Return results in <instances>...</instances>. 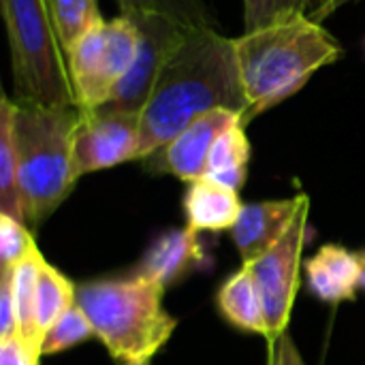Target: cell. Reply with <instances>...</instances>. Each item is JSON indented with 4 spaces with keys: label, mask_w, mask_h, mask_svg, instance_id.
<instances>
[{
    "label": "cell",
    "mask_w": 365,
    "mask_h": 365,
    "mask_svg": "<svg viewBox=\"0 0 365 365\" xmlns=\"http://www.w3.org/2000/svg\"><path fill=\"white\" fill-rule=\"evenodd\" d=\"M75 291L77 287H73L68 278H64L47 261L43 263L38 289H36V325L41 338L75 304Z\"/></svg>",
    "instance_id": "obj_20"
},
{
    "label": "cell",
    "mask_w": 365,
    "mask_h": 365,
    "mask_svg": "<svg viewBox=\"0 0 365 365\" xmlns=\"http://www.w3.org/2000/svg\"><path fill=\"white\" fill-rule=\"evenodd\" d=\"M79 107H51L15 101V143L19 156V184L28 222L51 216L71 195L73 133Z\"/></svg>",
    "instance_id": "obj_4"
},
{
    "label": "cell",
    "mask_w": 365,
    "mask_h": 365,
    "mask_svg": "<svg viewBox=\"0 0 365 365\" xmlns=\"http://www.w3.org/2000/svg\"><path fill=\"white\" fill-rule=\"evenodd\" d=\"M267 365H306L299 355L291 334H280L276 340L269 342V361Z\"/></svg>",
    "instance_id": "obj_27"
},
{
    "label": "cell",
    "mask_w": 365,
    "mask_h": 365,
    "mask_svg": "<svg viewBox=\"0 0 365 365\" xmlns=\"http://www.w3.org/2000/svg\"><path fill=\"white\" fill-rule=\"evenodd\" d=\"M15 101L77 107L68 62L47 0H0Z\"/></svg>",
    "instance_id": "obj_5"
},
{
    "label": "cell",
    "mask_w": 365,
    "mask_h": 365,
    "mask_svg": "<svg viewBox=\"0 0 365 365\" xmlns=\"http://www.w3.org/2000/svg\"><path fill=\"white\" fill-rule=\"evenodd\" d=\"M41 351L24 342L19 336L0 340V365H38Z\"/></svg>",
    "instance_id": "obj_26"
},
{
    "label": "cell",
    "mask_w": 365,
    "mask_h": 365,
    "mask_svg": "<svg viewBox=\"0 0 365 365\" xmlns=\"http://www.w3.org/2000/svg\"><path fill=\"white\" fill-rule=\"evenodd\" d=\"M17 308L13 295V269L0 274V340L17 336Z\"/></svg>",
    "instance_id": "obj_25"
},
{
    "label": "cell",
    "mask_w": 365,
    "mask_h": 365,
    "mask_svg": "<svg viewBox=\"0 0 365 365\" xmlns=\"http://www.w3.org/2000/svg\"><path fill=\"white\" fill-rule=\"evenodd\" d=\"M308 289L325 304H342L355 299L361 287V257L336 246H323L312 259L306 261Z\"/></svg>",
    "instance_id": "obj_12"
},
{
    "label": "cell",
    "mask_w": 365,
    "mask_h": 365,
    "mask_svg": "<svg viewBox=\"0 0 365 365\" xmlns=\"http://www.w3.org/2000/svg\"><path fill=\"white\" fill-rule=\"evenodd\" d=\"M293 11H297L293 0H244V32L267 26Z\"/></svg>",
    "instance_id": "obj_24"
},
{
    "label": "cell",
    "mask_w": 365,
    "mask_h": 365,
    "mask_svg": "<svg viewBox=\"0 0 365 365\" xmlns=\"http://www.w3.org/2000/svg\"><path fill=\"white\" fill-rule=\"evenodd\" d=\"M126 17H130L139 30V51L130 71L120 81L111 101L105 107L141 115V109L145 107L165 62L190 30L180 28L163 15L137 13Z\"/></svg>",
    "instance_id": "obj_9"
},
{
    "label": "cell",
    "mask_w": 365,
    "mask_h": 365,
    "mask_svg": "<svg viewBox=\"0 0 365 365\" xmlns=\"http://www.w3.org/2000/svg\"><path fill=\"white\" fill-rule=\"evenodd\" d=\"M361 257V287L365 289V255H359Z\"/></svg>",
    "instance_id": "obj_30"
},
{
    "label": "cell",
    "mask_w": 365,
    "mask_h": 365,
    "mask_svg": "<svg viewBox=\"0 0 365 365\" xmlns=\"http://www.w3.org/2000/svg\"><path fill=\"white\" fill-rule=\"evenodd\" d=\"M346 2H351V0H314L312 6L308 9V15H310L314 21H321V24H323L325 17H329L334 11H338V9H340L342 4H346Z\"/></svg>",
    "instance_id": "obj_28"
},
{
    "label": "cell",
    "mask_w": 365,
    "mask_h": 365,
    "mask_svg": "<svg viewBox=\"0 0 365 365\" xmlns=\"http://www.w3.org/2000/svg\"><path fill=\"white\" fill-rule=\"evenodd\" d=\"M126 365H150V361H139V364H126Z\"/></svg>",
    "instance_id": "obj_31"
},
{
    "label": "cell",
    "mask_w": 365,
    "mask_h": 365,
    "mask_svg": "<svg viewBox=\"0 0 365 365\" xmlns=\"http://www.w3.org/2000/svg\"><path fill=\"white\" fill-rule=\"evenodd\" d=\"M212 109L246 113L235 38L214 28L190 30L165 62L152 94L141 109L137 160H145L190 122Z\"/></svg>",
    "instance_id": "obj_1"
},
{
    "label": "cell",
    "mask_w": 365,
    "mask_h": 365,
    "mask_svg": "<svg viewBox=\"0 0 365 365\" xmlns=\"http://www.w3.org/2000/svg\"><path fill=\"white\" fill-rule=\"evenodd\" d=\"M36 248L34 237L17 218L0 212V261L2 269L17 267Z\"/></svg>",
    "instance_id": "obj_23"
},
{
    "label": "cell",
    "mask_w": 365,
    "mask_h": 365,
    "mask_svg": "<svg viewBox=\"0 0 365 365\" xmlns=\"http://www.w3.org/2000/svg\"><path fill=\"white\" fill-rule=\"evenodd\" d=\"M242 207L240 190H233L207 175L190 182L184 192L186 227L195 233L231 231Z\"/></svg>",
    "instance_id": "obj_13"
},
{
    "label": "cell",
    "mask_w": 365,
    "mask_h": 365,
    "mask_svg": "<svg viewBox=\"0 0 365 365\" xmlns=\"http://www.w3.org/2000/svg\"><path fill=\"white\" fill-rule=\"evenodd\" d=\"M240 120L242 113L237 111L212 109L190 122L175 139L148 156L143 163L152 173H171L186 184L205 178L207 160L216 139Z\"/></svg>",
    "instance_id": "obj_10"
},
{
    "label": "cell",
    "mask_w": 365,
    "mask_h": 365,
    "mask_svg": "<svg viewBox=\"0 0 365 365\" xmlns=\"http://www.w3.org/2000/svg\"><path fill=\"white\" fill-rule=\"evenodd\" d=\"M248 163H250V141L246 135V124L240 120L231 124L216 139L207 160L205 175L233 190H242L248 178Z\"/></svg>",
    "instance_id": "obj_17"
},
{
    "label": "cell",
    "mask_w": 365,
    "mask_h": 365,
    "mask_svg": "<svg viewBox=\"0 0 365 365\" xmlns=\"http://www.w3.org/2000/svg\"><path fill=\"white\" fill-rule=\"evenodd\" d=\"M120 15L152 13L163 15L184 30L214 28V17L205 0H115Z\"/></svg>",
    "instance_id": "obj_19"
},
{
    "label": "cell",
    "mask_w": 365,
    "mask_h": 365,
    "mask_svg": "<svg viewBox=\"0 0 365 365\" xmlns=\"http://www.w3.org/2000/svg\"><path fill=\"white\" fill-rule=\"evenodd\" d=\"M45 259L41 257L38 248H34L17 267H13V295L17 308V336L28 342L30 346L41 351V334L36 325V289Z\"/></svg>",
    "instance_id": "obj_18"
},
{
    "label": "cell",
    "mask_w": 365,
    "mask_h": 365,
    "mask_svg": "<svg viewBox=\"0 0 365 365\" xmlns=\"http://www.w3.org/2000/svg\"><path fill=\"white\" fill-rule=\"evenodd\" d=\"M302 199L304 192L291 199L246 203L242 207L240 218L231 229V237L244 265L259 259L287 233L302 205Z\"/></svg>",
    "instance_id": "obj_11"
},
{
    "label": "cell",
    "mask_w": 365,
    "mask_h": 365,
    "mask_svg": "<svg viewBox=\"0 0 365 365\" xmlns=\"http://www.w3.org/2000/svg\"><path fill=\"white\" fill-rule=\"evenodd\" d=\"M47 2L64 53L83 34H88L98 24L105 21L98 11V0H47Z\"/></svg>",
    "instance_id": "obj_21"
},
{
    "label": "cell",
    "mask_w": 365,
    "mask_h": 365,
    "mask_svg": "<svg viewBox=\"0 0 365 365\" xmlns=\"http://www.w3.org/2000/svg\"><path fill=\"white\" fill-rule=\"evenodd\" d=\"M15 101L2 94L0 101V212L28 222V210L19 184V156L15 143Z\"/></svg>",
    "instance_id": "obj_16"
},
{
    "label": "cell",
    "mask_w": 365,
    "mask_h": 365,
    "mask_svg": "<svg viewBox=\"0 0 365 365\" xmlns=\"http://www.w3.org/2000/svg\"><path fill=\"white\" fill-rule=\"evenodd\" d=\"M141 115L115 109L81 111L73 133V178L137 160Z\"/></svg>",
    "instance_id": "obj_8"
},
{
    "label": "cell",
    "mask_w": 365,
    "mask_h": 365,
    "mask_svg": "<svg viewBox=\"0 0 365 365\" xmlns=\"http://www.w3.org/2000/svg\"><path fill=\"white\" fill-rule=\"evenodd\" d=\"M139 51V30L126 15L105 19L66 51L68 73L81 111L105 107L130 71Z\"/></svg>",
    "instance_id": "obj_6"
},
{
    "label": "cell",
    "mask_w": 365,
    "mask_h": 365,
    "mask_svg": "<svg viewBox=\"0 0 365 365\" xmlns=\"http://www.w3.org/2000/svg\"><path fill=\"white\" fill-rule=\"evenodd\" d=\"M197 235L199 233L190 231L188 227L163 233L148 248L135 274L158 284L160 289H169L192 265L203 261L205 255Z\"/></svg>",
    "instance_id": "obj_14"
},
{
    "label": "cell",
    "mask_w": 365,
    "mask_h": 365,
    "mask_svg": "<svg viewBox=\"0 0 365 365\" xmlns=\"http://www.w3.org/2000/svg\"><path fill=\"white\" fill-rule=\"evenodd\" d=\"M293 2H295V9H297V11L308 13V9L312 6V2H314V0H293Z\"/></svg>",
    "instance_id": "obj_29"
},
{
    "label": "cell",
    "mask_w": 365,
    "mask_h": 365,
    "mask_svg": "<svg viewBox=\"0 0 365 365\" xmlns=\"http://www.w3.org/2000/svg\"><path fill=\"white\" fill-rule=\"evenodd\" d=\"M94 327L90 323V319L86 317V312L81 310V306L75 302L60 319L58 323L43 336L41 342V355H58L62 351H68L90 338H94Z\"/></svg>",
    "instance_id": "obj_22"
},
{
    "label": "cell",
    "mask_w": 365,
    "mask_h": 365,
    "mask_svg": "<svg viewBox=\"0 0 365 365\" xmlns=\"http://www.w3.org/2000/svg\"><path fill=\"white\" fill-rule=\"evenodd\" d=\"M165 289L133 276L83 282L75 302L90 319L96 338L122 364L152 361L173 336L178 321L163 308Z\"/></svg>",
    "instance_id": "obj_3"
},
{
    "label": "cell",
    "mask_w": 365,
    "mask_h": 365,
    "mask_svg": "<svg viewBox=\"0 0 365 365\" xmlns=\"http://www.w3.org/2000/svg\"><path fill=\"white\" fill-rule=\"evenodd\" d=\"M235 53L248 109L244 124L297 94L317 71L344 56L340 41L304 11H293L235 36Z\"/></svg>",
    "instance_id": "obj_2"
},
{
    "label": "cell",
    "mask_w": 365,
    "mask_h": 365,
    "mask_svg": "<svg viewBox=\"0 0 365 365\" xmlns=\"http://www.w3.org/2000/svg\"><path fill=\"white\" fill-rule=\"evenodd\" d=\"M308 214L310 199L304 195L302 205L289 225L287 233L259 259L246 263L252 272L257 287L261 291L267 317V340H276L287 331L291 310L299 289V272H302V252L308 233Z\"/></svg>",
    "instance_id": "obj_7"
},
{
    "label": "cell",
    "mask_w": 365,
    "mask_h": 365,
    "mask_svg": "<svg viewBox=\"0 0 365 365\" xmlns=\"http://www.w3.org/2000/svg\"><path fill=\"white\" fill-rule=\"evenodd\" d=\"M216 304H218L220 314L233 327L267 338L265 304H263L261 291L257 287V280L246 265H242V269L235 272L218 289Z\"/></svg>",
    "instance_id": "obj_15"
}]
</instances>
